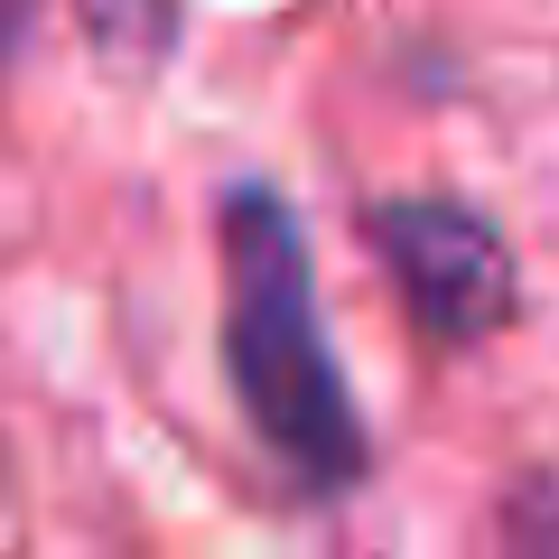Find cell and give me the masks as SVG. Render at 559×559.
<instances>
[{
  "label": "cell",
  "mask_w": 559,
  "mask_h": 559,
  "mask_svg": "<svg viewBox=\"0 0 559 559\" xmlns=\"http://www.w3.org/2000/svg\"><path fill=\"white\" fill-rule=\"evenodd\" d=\"M224 364H234L242 419L261 429L280 466L318 495L364 476V419L345 401V373L326 355L318 289H308V242L271 187L224 197Z\"/></svg>",
  "instance_id": "1"
},
{
  "label": "cell",
  "mask_w": 559,
  "mask_h": 559,
  "mask_svg": "<svg viewBox=\"0 0 559 559\" xmlns=\"http://www.w3.org/2000/svg\"><path fill=\"white\" fill-rule=\"evenodd\" d=\"M373 242L392 261L411 318L439 345H476L513 318V252L485 215H466L448 197H401L373 215Z\"/></svg>",
  "instance_id": "2"
},
{
  "label": "cell",
  "mask_w": 559,
  "mask_h": 559,
  "mask_svg": "<svg viewBox=\"0 0 559 559\" xmlns=\"http://www.w3.org/2000/svg\"><path fill=\"white\" fill-rule=\"evenodd\" d=\"M84 20H94V38L112 47V57H159L178 0H84Z\"/></svg>",
  "instance_id": "3"
},
{
  "label": "cell",
  "mask_w": 559,
  "mask_h": 559,
  "mask_svg": "<svg viewBox=\"0 0 559 559\" xmlns=\"http://www.w3.org/2000/svg\"><path fill=\"white\" fill-rule=\"evenodd\" d=\"M20 20H28V0H0V47L20 38Z\"/></svg>",
  "instance_id": "4"
}]
</instances>
